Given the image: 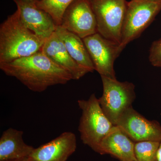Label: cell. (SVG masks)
<instances>
[{
  "label": "cell",
  "mask_w": 161,
  "mask_h": 161,
  "mask_svg": "<svg viewBox=\"0 0 161 161\" xmlns=\"http://www.w3.org/2000/svg\"><path fill=\"white\" fill-rule=\"evenodd\" d=\"M103 92L98 98L101 108L114 125L125 110L132 106L135 100V86L132 82L119 81L101 76Z\"/></svg>",
  "instance_id": "obj_4"
},
{
  "label": "cell",
  "mask_w": 161,
  "mask_h": 161,
  "mask_svg": "<svg viewBox=\"0 0 161 161\" xmlns=\"http://www.w3.org/2000/svg\"><path fill=\"white\" fill-rule=\"evenodd\" d=\"M23 1H27V2H33V3H36V2H39L41 0H23Z\"/></svg>",
  "instance_id": "obj_20"
},
{
  "label": "cell",
  "mask_w": 161,
  "mask_h": 161,
  "mask_svg": "<svg viewBox=\"0 0 161 161\" xmlns=\"http://www.w3.org/2000/svg\"><path fill=\"white\" fill-rule=\"evenodd\" d=\"M134 142H161V125L144 117L132 106L125 111L115 125Z\"/></svg>",
  "instance_id": "obj_8"
},
{
  "label": "cell",
  "mask_w": 161,
  "mask_h": 161,
  "mask_svg": "<svg viewBox=\"0 0 161 161\" xmlns=\"http://www.w3.org/2000/svg\"><path fill=\"white\" fill-rule=\"evenodd\" d=\"M17 6L21 21L28 29L46 40L56 31L57 25L52 17L38 8L36 3L13 0Z\"/></svg>",
  "instance_id": "obj_10"
},
{
  "label": "cell",
  "mask_w": 161,
  "mask_h": 161,
  "mask_svg": "<svg viewBox=\"0 0 161 161\" xmlns=\"http://www.w3.org/2000/svg\"><path fill=\"white\" fill-rule=\"evenodd\" d=\"M95 67L100 76L116 79L114 65L125 47L97 32L82 39Z\"/></svg>",
  "instance_id": "obj_7"
},
{
  "label": "cell",
  "mask_w": 161,
  "mask_h": 161,
  "mask_svg": "<svg viewBox=\"0 0 161 161\" xmlns=\"http://www.w3.org/2000/svg\"><path fill=\"white\" fill-rule=\"evenodd\" d=\"M78 103L82 111L78 126L80 139L98 153L102 141L115 125L105 115L95 94L87 100H78Z\"/></svg>",
  "instance_id": "obj_3"
},
{
  "label": "cell",
  "mask_w": 161,
  "mask_h": 161,
  "mask_svg": "<svg viewBox=\"0 0 161 161\" xmlns=\"http://www.w3.org/2000/svg\"><path fill=\"white\" fill-rule=\"evenodd\" d=\"M0 69L34 92H43L50 86L65 84L73 80L68 72L41 50L31 56L0 64Z\"/></svg>",
  "instance_id": "obj_1"
},
{
  "label": "cell",
  "mask_w": 161,
  "mask_h": 161,
  "mask_svg": "<svg viewBox=\"0 0 161 161\" xmlns=\"http://www.w3.org/2000/svg\"><path fill=\"white\" fill-rule=\"evenodd\" d=\"M41 51L56 64L68 72L73 80H79L88 73L72 58L56 32L46 40Z\"/></svg>",
  "instance_id": "obj_12"
},
{
  "label": "cell",
  "mask_w": 161,
  "mask_h": 161,
  "mask_svg": "<svg viewBox=\"0 0 161 161\" xmlns=\"http://www.w3.org/2000/svg\"><path fill=\"white\" fill-rule=\"evenodd\" d=\"M149 59L152 65L161 67V39L152 43Z\"/></svg>",
  "instance_id": "obj_18"
},
{
  "label": "cell",
  "mask_w": 161,
  "mask_h": 161,
  "mask_svg": "<svg viewBox=\"0 0 161 161\" xmlns=\"http://www.w3.org/2000/svg\"><path fill=\"white\" fill-rule=\"evenodd\" d=\"M45 41L25 26L17 9L0 25V64L40 51Z\"/></svg>",
  "instance_id": "obj_2"
},
{
  "label": "cell",
  "mask_w": 161,
  "mask_h": 161,
  "mask_svg": "<svg viewBox=\"0 0 161 161\" xmlns=\"http://www.w3.org/2000/svg\"><path fill=\"white\" fill-rule=\"evenodd\" d=\"M77 148L75 133L63 132L56 138L35 148L27 161H67Z\"/></svg>",
  "instance_id": "obj_11"
},
{
  "label": "cell",
  "mask_w": 161,
  "mask_h": 161,
  "mask_svg": "<svg viewBox=\"0 0 161 161\" xmlns=\"http://www.w3.org/2000/svg\"><path fill=\"white\" fill-rule=\"evenodd\" d=\"M55 32L76 63L88 73L95 70L94 64L82 39L60 26H57Z\"/></svg>",
  "instance_id": "obj_15"
},
{
  "label": "cell",
  "mask_w": 161,
  "mask_h": 161,
  "mask_svg": "<svg viewBox=\"0 0 161 161\" xmlns=\"http://www.w3.org/2000/svg\"></svg>",
  "instance_id": "obj_23"
},
{
  "label": "cell",
  "mask_w": 161,
  "mask_h": 161,
  "mask_svg": "<svg viewBox=\"0 0 161 161\" xmlns=\"http://www.w3.org/2000/svg\"><path fill=\"white\" fill-rule=\"evenodd\" d=\"M97 24V32L121 44L126 0H89Z\"/></svg>",
  "instance_id": "obj_6"
},
{
  "label": "cell",
  "mask_w": 161,
  "mask_h": 161,
  "mask_svg": "<svg viewBox=\"0 0 161 161\" xmlns=\"http://www.w3.org/2000/svg\"><path fill=\"white\" fill-rule=\"evenodd\" d=\"M75 0H41L36 2L38 8L52 17L57 26L61 25L64 14Z\"/></svg>",
  "instance_id": "obj_16"
},
{
  "label": "cell",
  "mask_w": 161,
  "mask_h": 161,
  "mask_svg": "<svg viewBox=\"0 0 161 161\" xmlns=\"http://www.w3.org/2000/svg\"><path fill=\"white\" fill-rule=\"evenodd\" d=\"M161 10V0H130L128 2L120 45L125 48L138 38Z\"/></svg>",
  "instance_id": "obj_5"
},
{
  "label": "cell",
  "mask_w": 161,
  "mask_h": 161,
  "mask_svg": "<svg viewBox=\"0 0 161 161\" xmlns=\"http://www.w3.org/2000/svg\"><path fill=\"white\" fill-rule=\"evenodd\" d=\"M60 26L82 39L97 33V21L89 0H75L64 12Z\"/></svg>",
  "instance_id": "obj_9"
},
{
  "label": "cell",
  "mask_w": 161,
  "mask_h": 161,
  "mask_svg": "<svg viewBox=\"0 0 161 161\" xmlns=\"http://www.w3.org/2000/svg\"><path fill=\"white\" fill-rule=\"evenodd\" d=\"M26 159L24 160H9L5 161H26Z\"/></svg>",
  "instance_id": "obj_21"
},
{
  "label": "cell",
  "mask_w": 161,
  "mask_h": 161,
  "mask_svg": "<svg viewBox=\"0 0 161 161\" xmlns=\"http://www.w3.org/2000/svg\"><path fill=\"white\" fill-rule=\"evenodd\" d=\"M23 132L9 128L0 138V161L27 159L35 148L27 145L23 139Z\"/></svg>",
  "instance_id": "obj_14"
},
{
  "label": "cell",
  "mask_w": 161,
  "mask_h": 161,
  "mask_svg": "<svg viewBox=\"0 0 161 161\" xmlns=\"http://www.w3.org/2000/svg\"><path fill=\"white\" fill-rule=\"evenodd\" d=\"M157 161H161V142L160 143L158 150L157 154Z\"/></svg>",
  "instance_id": "obj_19"
},
{
  "label": "cell",
  "mask_w": 161,
  "mask_h": 161,
  "mask_svg": "<svg viewBox=\"0 0 161 161\" xmlns=\"http://www.w3.org/2000/svg\"><path fill=\"white\" fill-rule=\"evenodd\" d=\"M134 144L115 125L102 141L98 153L110 154L119 161H137L134 153Z\"/></svg>",
  "instance_id": "obj_13"
},
{
  "label": "cell",
  "mask_w": 161,
  "mask_h": 161,
  "mask_svg": "<svg viewBox=\"0 0 161 161\" xmlns=\"http://www.w3.org/2000/svg\"></svg>",
  "instance_id": "obj_22"
},
{
  "label": "cell",
  "mask_w": 161,
  "mask_h": 161,
  "mask_svg": "<svg viewBox=\"0 0 161 161\" xmlns=\"http://www.w3.org/2000/svg\"><path fill=\"white\" fill-rule=\"evenodd\" d=\"M160 143L153 141L135 142L134 153L137 161H157V154Z\"/></svg>",
  "instance_id": "obj_17"
}]
</instances>
